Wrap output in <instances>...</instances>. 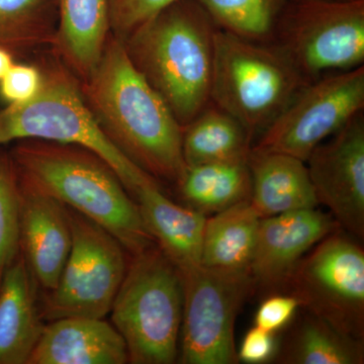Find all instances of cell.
<instances>
[{
  "label": "cell",
  "instance_id": "1",
  "mask_svg": "<svg viewBox=\"0 0 364 364\" xmlns=\"http://www.w3.org/2000/svg\"><path fill=\"white\" fill-rule=\"evenodd\" d=\"M81 90L100 130L156 181L178 183L186 164L182 127L166 102L132 63L123 41L109 35Z\"/></svg>",
  "mask_w": 364,
  "mask_h": 364
},
{
  "label": "cell",
  "instance_id": "2",
  "mask_svg": "<svg viewBox=\"0 0 364 364\" xmlns=\"http://www.w3.org/2000/svg\"><path fill=\"white\" fill-rule=\"evenodd\" d=\"M9 156L21 183L105 228L132 256L156 244L117 172L93 151L73 144L23 140Z\"/></svg>",
  "mask_w": 364,
  "mask_h": 364
},
{
  "label": "cell",
  "instance_id": "3",
  "mask_svg": "<svg viewBox=\"0 0 364 364\" xmlns=\"http://www.w3.org/2000/svg\"><path fill=\"white\" fill-rule=\"evenodd\" d=\"M217 30L196 0H178L123 41L132 63L181 127L210 102Z\"/></svg>",
  "mask_w": 364,
  "mask_h": 364
},
{
  "label": "cell",
  "instance_id": "4",
  "mask_svg": "<svg viewBox=\"0 0 364 364\" xmlns=\"http://www.w3.org/2000/svg\"><path fill=\"white\" fill-rule=\"evenodd\" d=\"M43 86L33 100L0 111V146L23 140L82 146L105 159L133 196L148 182L157 181L109 140L86 105L79 79L57 57L41 66Z\"/></svg>",
  "mask_w": 364,
  "mask_h": 364
},
{
  "label": "cell",
  "instance_id": "5",
  "mask_svg": "<svg viewBox=\"0 0 364 364\" xmlns=\"http://www.w3.org/2000/svg\"><path fill=\"white\" fill-rule=\"evenodd\" d=\"M183 287L178 268L157 244L133 255L112 304V325L126 342L129 363L178 360Z\"/></svg>",
  "mask_w": 364,
  "mask_h": 364
},
{
  "label": "cell",
  "instance_id": "6",
  "mask_svg": "<svg viewBox=\"0 0 364 364\" xmlns=\"http://www.w3.org/2000/svg\"><path fill=\"white\" fill-rule=\"evenodd\" d=\"M306 83L277 46L215 32L210 102L240 122L253 141Z\"/></svg>",
  "mask_w": 364,
  "mask_h": 364
},
{
  "label": "cell",
  "instance_id": "7",
  "mask_svg": "<svg viewBox=\"0 0 364 364\" xmlns=\"http://www.w3.org/2000/svg\"><path fill=\"white\" fill-rule=\"evenodd\" d=\"M273 44L306 82L364 63V0H289Z\"/></svg>",
  "mask_w": 364,
  "mask_h": 364
},
{
  "label": "cell",
  "instance_id": "8",
  "mask_svg": "<svg viewBox=\"0 0 364 364\" xmlns=\"http://www.w3.org/2000/svg\"><path fill=\"white\" fill-rule=\"evenodd\" d=\"M67 212L71 250L56 287L46 293L41 317L48 322L69 317L105 318L126 275V249L97 223L70 208Z\"/></svg>",
  "mask_w": 364,
  "mask_h": 364
},
{
  "label": "cell",
  "instance_id": "9",
  "mask_svg": "<svg viewBox=\"0 0 364 364\" xmlns=\"http://www.w3.org/2000/svg\"><path fill=\"white\" fill-rule=\"evenodd\" d=\"M179 272L183 287L179 363H238L235 324L242 306L255 294L250 272L202 264Z\"/></svg>",
  "mask_w": 364,
  "mask_h": 364
},
{
  "label": "cell",
  "instance_id": "10",
  "mask_svg": "<svg viewBox=\"0 0 364 364\" xmlns=\"http://www.w3.org/2000/svg\"><path fill=\"white\" fill-rule=\"evenodd\" d=\"M284 293L298 299L299 309L345 335L364 340V250L343 229L304 256Z\"/></svg>",
  "mask_w": 364,
  "mask_h": 364
},
{
  "label": "cell",
  "instance_id": "11",
  "mask_svg": "<svg viewBox=\"0 0 364 364\" xmlns=\"http://www.w3.org/2000/svg\"><path fill=\"white\" fill-rule=\"evenodd\" d=\"M364 109V66L328 74L301 86L253 144L306 161L321 143Z\"/></svg>",
  "mask_w": 364,
  "mask_h": 364
},
{
  "label": "cell",
  "instance_id": "12",
  "mask_svg": "<svg viewBox=\"0 0 364 364\" xmlns=\"http://www.w3.org/2000/svg\"><path fill=\"white\" fill-rule=\"evenodd\" d=\"M318 205L345 232L364 239L363 112L314 149L306 161Z\"/></svg>",
  "mask_w": 364,
  "mask_h": 364
},
{
  "label": "cell",
  "instance_id": "13",
  "mask_svg": "<svg viewBox=\"0 0 364 364\" xmlns=\"http://www.w3.org/2000/svg\"><path fill=\"white\" fill-rule=\"evenodd\" d=\"M340 229L334 217L318 207L260 219L249 268L255 291L284 293L287 280L304 256Z\"/></svg>",
  "mask_w": 364,
  "mask_h": 364
},
{
  "label": "cell",
  "instance_id": "14",
  "mask_svg": "<svg viewBox=\"0 0 364 364\" xmlns=\"http://www.w3.org/2000/svg\"><path fill=\"white\" fill-rule=\"evenodd\" d=\"M21 251L36 284L46 293L58 282L72 246L67 208L51 196L21 183Z\"/></svg>",
  "mask_w": 364,
  "mask_h": 364
},
{
  "label": "cell",
  "instance_id": "15",
  "mask_svg": "<svg viewBox=\"0 0 364 364\" xmlns=\"http://www.w3.org/2000/svg\"><path fill=\"white\" fill-rule=\"evenodd\" d=\"M126 342L105 318L69 317L45 326L28 364H124Z\"/></svg>",
  "mask_w": 364,
  "mask_h": 364
},
{
  "label": "cell",
  "instance_id": "16",
  "mask_svg": "<svg viewBox=\"0 0 364 364\" xmlns=\"http://www.w3.org/2000/svg\"><path fill=\"white\" fill-rule=\"evenodd\" d=\"M134 200L158 247L178 270L200 264L207 215L170 200L158 181L141 186Z\"/></svg>",
  "mask_w": 364,
  "mask_h": 364
},
{
  "label": "cell",
  "instance_id": "17",
  "mask_svg": "<svg viewBox=\"0 0 364 364\" xmlns=\"http://www.w3.org/2000/svg\"><path fill=\"white\" fill-rule=\"evenodd\" d=\"M36 280L20 251L0 284V364H28L45 325Z\"/></svg>",
  "mask_w": 364,
  "mask_h": 364
},
{
  "label": "cell",
  "instance_id": "18",
  "mask_svg": "<svg viewBox=\"0 0 364 364\" xmlns=\"http://www.w3.org/2000/svg\"><path fill=\"white\" fill-rule=\"evenodd\" d=\"M251 207L262 218L318 207L303 160L284 153L251 149Z\"/></svg>",
  "mask_w": 364,
  "mask_h": 364
},
{
  "label": "cell",
  "instance_id": "19",
  "mask_svg": "<svg viewBox=\"0 0 364 364\" xmlns=\"http://www.w3.org/2000/svg\"><path fill=\"white\" fill-rule=\"evenodd\" d=\"M111 35L109 0H58V25L52 53L85 81Z\"/></svg>",
  "mask_w": 364,
  "mask_h": 364
},
{
  "label": "cell",
  "instance_id": "20",
  "mask_svg": "<svg viewBox=\"0 0 364 364\" xmlns=\"http://www.w3.org/2000/svg\"><path fill=\"white\" fill-rule=\"evenodd\" d=\"M273 361L282 364H363L364 340L335 329L299 309L289 323Z\"/></svg>",
  "mask_w": 364,
  "mask_h": 364
},
{
  "label": "cell",
  "instance_id": "21",
  "mask_svg": "<svg viewBox=\"0 0 364 364\" xmlns=\"http://www.w3.org/2000/svg\"><path fill=\"white\" fill-rule=\"evenodd\" d=\"M259 222L250 200L208 215L200 264L225 272H249Z\"/></svg>",
  "mask_w": 364,
  "mask_h": 364
},
{
  "label": "cell",
  "instance_id": "22",
  "mask_svg": "<svg viewBox=\"0 0 364 364\" xmlns=\"http://www.w3.org/2000/svg\"><path fill=\"white\" fill-rule=\"evenodd\" d=\"M253 143L240 122L212 102L182 127V154L186 166L248 161Z\"/></svg>",
  "mask_w": 364,
  "mask_h": 364
},
{
  "label": "cell",
  "instance_id": "23",
  "mask_svg": "<svg viewBox=\"0 0 364 364\" xmlns=\"http://www.w3.org/2000/svg\"><path fill=\"white\" fill-rule=\"evenodd\" d=\"M176 186L188 207L207 217L250 200L252 188L248 161L186 166Z\"/></svg>",
  "mask_w": 364,
  "mask_h": 364
},
{
  "label": "cell",
  "instance_id": "24",
  "mask_svg": "<svg viewBox=\"0 0 364 364\" xmlns=\"http://www.w3.org/2000/svg\"><path fill=\"white\" fill-rule=\"evenodd\" d=\"M58 0H0V47L28 52L54 44Z\"/></svg>",
  "mask_w": 364,
  "mask_h": 364
},
{
  "label": "cell",
  "instance_id": "25",
  "mask_svg": "<svg viewBox=\"0 0 364 364\" xmlns=\"http://www.w3.org/2000/svg\"><path fill=\"white\" fill-rule=\"evenodd\" d=\"M219 30L243 39L273 44L289 0H196Z\"/></svg>",
  "mask_w": 364,
  "mask_h": 364
},
{
  "label": "cell",
  "instance_id": "26",
  "mask_svg": "<svg viewBox=\"0 0 364 364\" xmlns=\"http://www.w3.org/2000/svg\"><path fill=\"white\" fill-rule=\"evenodd\" d=\"M20 251V179L9 154L0 151V284Z\"/></svg>",
  "mask_w": 364,
  "mask_h": 364
},
{
  "label": "cell",
  "instance_id": "27",
  "mask_svg": "<svg viewBox=\"0 0 364 364\" xmlns=\"http://www.w3.org/2000/svg\"><path fill=\"white\" fill-rule=\"evenodd\" d=\"M178 0H109L111 33L124 41L146 21Z\"/></svg>",
  "mask_w": 364,
  "mask_h": 364
},
{
  "label": "cell",
  "instance_id": "28",
  "mask_svg": "<svg viewBox=\"0 0 364 364\" xmlns=\"http://www.w3.org/2000/svg\"><path fill=\"white\" fill-rule=\"evenodd\" d=\"M43 80L41 67L14 63L0 80V97L9 105L23 104L40 92Z\"/></svg>",
  "mask_w": 364,
  "mask_h": 364
},
{
  "label": "cell",
  "instance_id": "29",
  "mask_svg": "<svg viewBox=\"0 0 364 364\" xmlns=\"http://www.w3.org/2000/svg\"><path fill=\"white\" fill-rule=\"evenodd\" d=\"M299 310L298 299L291 294H268L256 311L254 326L277 334L291 322Z\"/></svg>",
  "mask_w": 364,
  "mask_h": 364
},
{
  "label": "cell",
  "instance_id": "30",
  "mask_svg": "<svg viewBox=\"0 0 364 364\" xmlns=\"http://www.w3.org/2000/svg\"><path fill=\"white\" fill-rule=\"evenodd\" d=\"M277 350L274 333L264 331L260 328H251L237 350L238 360L248 364H261L273 360Z\"/></svg>",
  "mask_w": 364,
  "mask_h": 364
},
{
  "label": "cell",
  "instance_id": "31",
  "mask_svg": "<svg viewBox=\"0 0 364 364\" xmlns=\"http://www.w3.org/2000/svg\"><path fill=\"white\" fill-rule=\"evenodd\" d=\"M14 63L16 62H14L13 53L0 47V80L4 77Z\"/></svg>",
  "mask_w": 364,
  "mask_h": 364
}]
</instances>
